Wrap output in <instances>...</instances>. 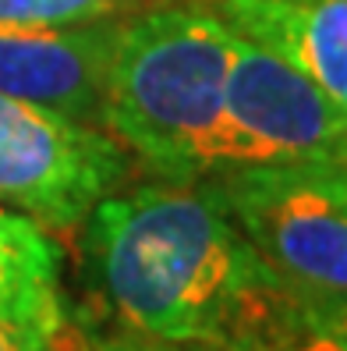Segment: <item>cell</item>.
I'll return each instance as SVG.
<instances>
[{
    "instance_id": "obj_1",
    "label": "cell",
    "mask_w": 347,
    "mask_h": 351,
    "mask_svg": "<svg viewBox=\"0 0 347 351\" xmlns=\"http://www.w3.org/2000/svg\"><path fill=\"white\" fill-rule=\"evenodd\" d=\"M89 263L120 326L156 344L227 348L287 287L206 184L149 181L86 217Z\"/></svg>"
},
{
    "instance_id": "obj_2",
    "label": "cell",
    "mask_w": 347,
    "mask_h": 351,
    "mask_svg": "<svg viewBox=\"0 0 347 351\" xmlns=\"http://www.w3.org/2000/svg\"><path fill=\"white\" fill-rule=\"evenodd\" d=\"M237 36L213 11L153 8L120 18L103 132L159 181L198 184L227 167V89Z\"/></svg>"
},
{
    "instance_id": "obj_3",
    "label": "cell",
    "mask_w": 347,
    "mask_h": 351,
    "mask_svg": "<svg viewBox=\"0 0 347 351\" xmlns=\"http://www.w3.org/2000/svg\"><path fill=\"white\" fill-rule=\"evenodd\" d=\"M305 308L347 298V171L333 163L237 167L198 181Z\"/></svg>"
},
{
    "instance_id": "obj_4",
    "label": "cell",
    "mask_w": 347,
    "mask_h": 351,
    "mask_svg": "<svg viewBox=\"0 0 347 351\" xmlns=\"http://www.w3.org/2000/svg\"><path fill=\"white\" fill-rule=\"evenodd\" d=\"M125 178L128 153L110 132L0 93V202L8 210L68 231Z\"/></svg>"
},
{
    "instance_id": "obj_5",
    "label": "cell",
    "mask_w": 347,
    "mask_h": 351,
    "mask_svg": "<svg viewBox=\"0 0 347 351\" xmlns=\"http://www.w3.org/2000/svg\"><path fill=\"white\" fill-rule=\"evenodd\" d=\"M223 117H227L223 171L291 167V163L337 167L347 153V114L287 60L241 36L234 43L223 89Z\"/></svg>"
},
{
    "instance_id": "obj_6",
    "label": "cell",
    "mask_w": 347,
    "mask_h": 351,
    "mask_svg": "<svg viewBox=\"0 0 347 351\" xmlns=\"http://www.w3.org/2000/svg\"><path fill=\"white\" fill-rule=\"evenodd\" d=\"M120 18L0 29V93L78 125L103 128V103Z\"/></svg>"
},
{
    "instance_id": "obj_7",
    "label": "cell",
    "mask_w": 347,
    "mask_h": 351,
    "mask_svg": "<svg viewBox=\"0 0 347 351\" xmlns=\"http://www.w3.org/2000/svg\"><path fill=\"white\" fill-rule=\"evenodd\" d=\"M206 11L287 60L347 114V0H209Z\"/></svg>"
},
{
    "instance_id": "obj_8",
    "label": "cell",
    "mask_w": 347,
    "mask_h": 351,
    "mask_svg": "<svg viewBox=\"0 0 347 351\" xmlns=\"http://www.w3.org/2000/svg\"><path fill=\"white\" fill-rule=\"evenodd\" d=\"M60 291V249L32 217L0 206V302Z\"/></svg>"
},
{
    "instance_id": "obj_9",
    "label": "cell",
    "mask_w": 347,
    "mask_h": 351,
    "mask_svg": "<svg viewBox=\"0 0 347 351\" xmlns=\"http://www.w3.org/2000/svg\"><path fill=\"white\" fill-rule=\"evenodd\" d=\"M223 351H347V337L322 326L301 298L280 291Z\"/></svg>"
},
{
    "instance_id": "obj_10",
    "label": "cell",
    "mask_w": 347,
    "mask_h": 351,
    "mask_svg": "<svg viewBox=\"0 0 347 351\" xmlns=\"http://www.w3.org/2000/svg\"><path fill=\"white\" fill-rule=\"evenodd\" d=\"M75 334V316L64 298H29L0 302V351H68Z\"/></svg>"
},
{
    "instance_id": "obj_11",
    "label": "cell",
    "mask_w": 347,
    "mask_h": 351,
    "mask_svg": "<svg viewBox=\"0 0 347 351\" xmlns=\"http://www.w3.org/2000/svg\"><path fill=\"white\" fill-rule=\"evenodd\" d=\"M131 0H0V29L14 25H68L117 14Z\"/></svg>"
},
{
    "instance_id": "obj_12",
    "label": "cell",
    "mask_w": 347,
    "mask_h": 351,
    "mask_svg": "<svg viewBox=\"0 0 347 351\" xmlns=\"http://www.w3.org/2000/svg\"><path fill=\"white\" fill-rule=\"evenodd\" d=\"M68 351H163V344L138 337V334H131V330H125V326H120V334H114V337L92 334L81 319H75V334H71Z\"/></svg>"
},
{
    "instance_id": "obj_13",
    "label": "cell",
    "mask_w": 347,
    "mask_h": 351,
    "mask_svg": "<svg viewBox=\"0 0 347 351\" xmlns=\"http://www.w3.org/2000/svg\"><path fill=\"white\" fill-rule=\"evenodd\" d=\"M309 313H312L322 326H330V330H337L340 337H347V298L330 302V305H322V308H309Z\"/></svg>"
},
{
    "instance_id": "obj_14",
    "label": "cell",
    "mask_w": 347,
    "mask_h": 351,
    "mask_svg": "<svg viewBox=\"0 0 347 351\" xmlns=\"http://www.w3.org/2000/svg\"><path fill=\"white\" fill-rule=\"evenodd\" d=\"M163 351H220V348H206V344H163Z\"/></svg>"
},
{
    "instance_id": "obj_15",
    "label": "cell",
    "mask_w": 347,
    "mask_h": 351,
    "mask_svg": "<svg viewBox=\"0 0 347 351\" xmlns=\"http://www.w3.org/2000/svg\"><path fill=\"white\" fill-rule=\"evenodd\" d=\"M337 167H344V171H347V153H344V160H340V163H337Z\"/></svg>"
}]
</instances>
